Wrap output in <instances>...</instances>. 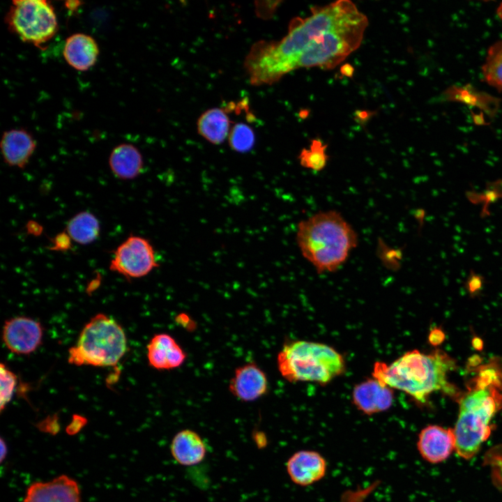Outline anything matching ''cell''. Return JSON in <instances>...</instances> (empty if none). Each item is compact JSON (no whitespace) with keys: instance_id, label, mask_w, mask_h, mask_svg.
Here are the masks:
<instances>
[{"instance_id":"obj_1","label":"cell","mask_w":502,"mask_h":502,"mask_svg":"<svg viewBox=\"0 0 502 502\" xmlns=\"http://www.w3.org/2000/svg\"><path fill=\"white\" fill-rule=\"evenodd\" d=\"M367 17L348 0L314 7L304 18H294L279 41H259L245 58L253 85L271 84L298 68L331 69L361 44Z\"/></svg>"},{"instance_id":"obj_2","label":"cell","mask_w":502,"mask_h":502,"mask_svg":"<svg viewBox=\"0 0 502 502\" xmlns=\"http://www.w3.org/2000/svg\"><path fill=\"white\" fill-rule=\"evenodd\" d=\"M458 403L459 413L452 429L455 452L471 459L489 438L491 422L502 408V370L496 363L480 367Z\"/></svg>"},{"instance_id":"obj_3","label":"cell","mask_w":502,"mask_h":502,"mask_svg":"<svg viewBox=\"0 0 502 502\" xmlns=\"http://www.w3.org/2000/svg\"><path fill=\"white\" fill-rule=\"evenodd\" d=\"M455 368V360L443 351L427 353L414 349L390 364L376 362L372 376L382 384L402 391L424 404L434 392L441 390L452 395L456 393L448 381V375Z\"/></svg>"},{"instance_id":"obj_4","label":"cell","mask_w":502,"mask_h":502,"mask_svg":"<svg viewBox=\"0 0 502 502\" xmlns=\"http://www.w3.org/2000/svg\"><path fill=\"white\" fill-rule=\"evenodd\" d=\"M296 238L303 257L319 273L336 271L358 244L356 231L335 211L318 212L300 221Z\"/></svg>"},{"instance_id":"obj_5","label":"cell","mask_w":502,"mask_h":502,"mask_svg":"<svg viewBox=\"0 0 502 502\" xmlns=\"http://www.w3.org/2000/svg\"><path fill=\"white\" fill-rule=\"evenodd\" d=\"M282 376L289 382H314L326 385L344 373V357L327 344L305 340L285 344L277 354Z\"/></svg>"},{"instance_id":"obj_6","label":"cell","mask_w":502,"mask_h":502,"mask_svg":"<svg viewBox=\"0 0 502 502\" xmlns=\"http://www.w3.org/2000/svg\"><path fill=\"white\" fill-rule=\"evenodd\" d=\"M127 349L123 328L112 318L99 313L85 324L77 343L69 349L68 362L77 366H114Z\"/></svg>"},{"instance_id":"obj_7","label":"cell","mask_w":502,"mask_h":502,"mask_svg":"<svg viewBox=\"0 0 502 502\" xmlns=\"http://www.w3.org/2000/svg\"><path fill=\"white\" fill-rule=\"evenodd\" d=\"M5 20L11 33L38 47L53 38L59 29L54 8L46 0L13 1Z\"/></svg>"},{"instance_id":"obj_8","label":"cell","mask_w":502,"mask_h":502,"mask_svg":"<svg viewBox=\"0 0 502 502\" xmlns=\"http://www.w3.org/2000/svg\"><path fill=\"white\" fill-rule=\"evenodd\" d=\"M158 266L150 241L130 234L114 250L109 269L131 280L145 277Z\"/></svg>"},{"instance_id":"obj_9","label":"cell","mask_w":502,"mask_h":502,"mask_svg":"<svg viewBox=\"0 0 502 502\" xmlns=\"http://www.w3.org/2000/svg\"><path fill=\"white\" fill-rule=\"evenodd\" d=\"M43 328L31 317L18 316L6 320L3 326L2 340L6 348L18 355H29L42 344Z\"/></svg>"},{"instance_id":"obj_10","label":"cell","mask_w":502,"mask_h":502,"mask_svg":"<svg viewBox=\"0 0 502 502\" xmlns=\"http://www.w3.org/2000/svg\"><path fill=\"white\" fill-rule=\"evenodd\" d=\"M328 469L326 458L319 452L301 450L292 454L286 462L290 480L296 485L307 487L324 478Z\"/></svg>"},{"instance_id":"obj_11","label":"cell","mask_w":502,"mask_h":502,"mask_svg":"<svg viewBox=\"0 0 502 502\" xmlns=\"http://www.w3.org/2000/svg\"><path fill=\"white\" fill-rule=\"evenodd\" d=\"M416 446L424 460L431 464L441 463L455 450L453 430L436 425H427L420 432Z\"/></svg>"},{"instance_id":"obj_12","label":"cell","mask_w":502,"mask_h":502,"mask_svg":"<svg viewBox=\"0 0 502 502\" xmlns=\"http://www.w3.org/2000/svg\"><path fill=\"white\" fill-rule=\"evenodd\" d=\"M22 502H82L79 486L66 475L47 482H35L26 489Z\"/></svg>"},{"instance_id":"obj_13","label":"cell","mask_w":502,"mask_h":502,"mask_svg":"<svg viewBox=\"0 0 502 502\" xmlns=\"http://www.w3.org/2000/svg\"><path fill=\"white\" fill-rule=\"evenodd\" d=\"M229 390L242 402H253L267 393L268 378L258 365L248 363L235 370L229 383Z\"/></svg>"},{"instance_id":"obj_14","label":"cell","mask_w":502,"mask_h":502,"mask_svg":"<svg viewBox=\"0 0 502 502\" xmlns=\"http://www.w3.org/2000/svg\"><path fill=\"white\" fill-rule=\"evenodd\" d=\"M393 389L376 379H368L356 385L352 391V402L367 416L384 412L393 404Z\"/></svg>"},{"instance_id":"obj_15","label":"cell","mask_w":502,"mask_h":502,"mask_svg":"<svg viewBox=\"0 0 502 502\" xmlns=\"http://www.w3.org/2000/svg\"><path fill=\"white\" fill-rule=\"evenodd\" d=\"M37 146L33 135L24 128H13L3 132L0 148L4 162L13 167L24 169Z\"/></svg>"},{"instance_id":"obj_16","label":"cell","mask_w":502,"mask_h":502,"mask_svg":"<svg viewBox=\"0 0 502 502\" xmlns=\"http://www.w3.org/2000/svg\"><path fill=\"white\" fill-rule=\"evenodd\" d=\"M146 349L149 364L159 370L179 367L186 359L183 349L167 333L155 335L149 342Z\"/></svg>"},{"instance_id":"obj_17","label":"cell","mask_w":502,"mask_h":502,"mask_svg":"<svg viewBox=\"0 0 502 502\" xmlns=\"http://www.w3.org/2000/svg\"><path fill=\"white\" fill-rule=\"evenodd\" d=\"M100 54L98 44L91 36L75 33L65 41L63 55L66 63L78 71H87L97 62Z\"/></svg>"},{"instance_id":"obj_18","label":"cell","mask_w":502,"mask_h":502,"mask_svg":"<svg viewBox=\"0 0 502 502\" xmlns=\"http://www.w3.org/2000/svg\"><path fill=\"white\" fill-rule=\"evenodd\" d=\"M108 165L116 178L129 181L141 174L144 169V159L137 146L130 143H122L112 150Z\"/></svg>"},{"instance_id":"obj_19","label":"cell","mask_w":502,"mask_h":502,"mask_svg":"<svg viewBox=\"0 0 502 502\" xmlns=\"http://www.w3.org/2000/svg\"><path fill=\"white\" fill-rule=\"evenodd\" d=\"M170 451L175 461L183 466H192L202 462L206 446L202 438L192 429H183L172 439Z\"/></svg>"},{"instance_id":"obj_20","label":"cell","mask_w":502,"mask_h":502,"mask_svg":"<svg viewBox=\"0 0 502 502\" xmlns=\"http://www.w3.org/2000/svg\"><path fill=\"white\" fill-rule=\"evenodd\" d=\"M230 121L221 108H211L204 112L197 121L199 134L213 144H222L229 136Z\"/></svg>"},{"instance_id":"obj_21","label":"cell","mask_w":502,"mask_h":502,"mask_svg":"<svg viewBox=\"0 0 502 502\" xmlns=\"http://www.w3.org/2000/svg\"><path fill=\"white\" fill-rule=\"evenodd\" d=\"M65 231L73 242L86 245L93 243L99 237L100 222L93 213L82 211L68 220Z\"/></svg>"},{"instance_id":"obj_22","label":"cell","mask_w":502,"mask_h":502,"mask_svg":"<svg viewBox=\"0 0 502 502\" xmlns=\"http://www.w3.org/2000/svg\"><path fill=\"white\" fill-rule=\"evenodd\" d=\"M482 74L488 84L502 91V39L488 49Z\"/></svg>"},{"instance_id":"obj_23","label":"cell","mask_w":502,"mask_h":502,"mask_svg":"<svg viewBox=\"0 0 502 502\" xmlns=\"http://www.w3.org/2000/svg\"><path fill=\"white\" fill-rule=\"evenodd\" d=\"M326 148L321 139H312L309 148L303 149L298 155L301 165L314 172L324 169L328 160Z\"/></svg>"},{"instance_id":"obj_24","label":"cell","mask_w":502,"mask_h":502,"mask_svg":"<svg viewBox=\"0 0 502 502\" xmlns=\"http://www.w3.org/2000/svg\"><path fill=\"white\" fill-rule=\"evenodd\" d=\"M228 141L233 151L238 153L248 152L255 143L254 132L245 123H236L230 130Z\"/></svg>"},{"instance_id":"obj_25","label":"cell","mask_w":502,"mask_h":502,"mask_svg":"<svg viewBox=\"0 0 502 502\" xmlns=\"http://www.w3.org/2000/svg\"><path fill=\"white\" fill-rule=\"evenodd\" d=\"M0 409L2 412L14 395L17 378V375L3 363L0 365Z\"/></svg>"},{"instance_id":"obj_26","label":"cell","mask_w":502,"mask_h":502,"mask_svg":"<svg viewBox=\"0 0 502 502\" xmlns=\"http://www.w3.org/2000/svg\"><path fill=\"white\" fill-rule=\"evenodd\" d=\"M73 241L64 230L57 234L51 240V246L49 250L57 252H66L72 248Z\"/></svg>"},{"instance_id":"obj_27","label":"cell","mask_w":502,"mask_h":502,"mask_svg":"<svg viewBox=\"0 0 502 502\" xmlns=\"http://www.w3.org/2000/svg\"><path fill=\"white\" fill-rule=\"evenodd\" d=\"M86 423L87 420L85 418L79 415H74L72 421L67 426L66 432L68 435H75L82 430Z\"/></svg>"},{"instance_id":"obj_28","label":"cell","mask_w":502,"mask_h":502,"mask_svg":"<svg viewBox=\"0 0 502 502\" xmlns=\"http://www.w3.org/2000/svg\"><path fill=\"white\" fill-rule=\"evenodd\" d=\"M269 1L256 2L257 13L261 17H268L271 16L276 6L279 3L277 1H272L271 5H268Z\"/></svg>"},{"instance_id":"obj_29","label":"cell","mask_w":502,"mask_h":502,"mask_svg":"<svg viewBox=\"0 0 502 502\" xmlns=\"http://www.w3.org/2000/svg\"><path fill=\"white\" fill-rule=\"evenodd\" d=\"M39 429L44 432L55 435L59 430V425L56 419H50L41 423L39 425Z\"/></svg>"},{"instance_id":"obj_30","label":"cell","mask_w":502,"mask_h":502,"mask_svg":"<svg viewBox=\"0 0 502 502\" xmlns=\"http://www.w3.org/2000/svg\"><path fill=\"white\" fill-rule=\"evenodd\" d=\"M26 229L29 233L33 235H39L41 233L43 228L39 224H38V222L31 221L27 224Z\"/></svg>"},{"instance_id":"obj_31","label":"cell","mask_w":502,"mask_h":502,"mask_svg":"<svg viewBox=\"0 0 502 502\" xmlns=\"http://www.w3.org/2000/svg\"><path fill=\"white\" fill-rule=\"evenodd\" d=\"M0 443H1V444H0L1 445V448H0V450H1L0 457L1 458L0 459H1V462L2 463L3 462V460L6 458L7 453H8V447H7L6 443L2 438L1 439Z\"/></svg>"},{"instance_id":"obj_32","label":"cell","mask_w":502,"mask_h":502,"mask_svg":"<svg viewBox=\"0 0 502 502\" xmlns=\"http://www.w3.org/2000/svg\"><path fill=\"white\" fill-rule=\"evenodd\" d=\"M82 3L79 1H68L65 2V6L67 9L70 11H74L77 9Z\"/></svg>"},{"instance_id":"obj_33","label":"cell","mask_w":502,"mask_h":502,"mask_svg":"<svg viewBox=\"0 0 502 502\" xmlns=\"http://www.w3.org/2000/svg\"><path fill=\"white\" fill-rule=\"evenodd\" d=\"M353 71V68L350 65H345L342 68V73L346 76H351Z\"/></svg>"},{"instance_id":"obj_34","label":"cell","mask_w":502,"mask_h":502,"mask_svg":"<svg viewBox=\"0 0 502 502\" xmlns=\"http://www.w3.org/2000/svg\"><path fill=\"white\" fill-rule=\"evenodd\" d=\"M496 14L502 20V3L498 6L496 9Z\"/></svg>"}]
</instances>
